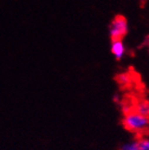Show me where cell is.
I'll list each match as a JSON object with an SVG mask.
<instances>
[{
  "label": "cell",
  "instance_id": "8",
  "mask_svg": "<svg viewBox=\"0 0 149 150\" xmlns=\"http://www.w3.org/2000/svg\"><path fill=\"white\" fill-rule=\"evenodd\" d=\"M148 130H149V129H148Z\"/></svg>",
  "mask_w": 149,
  "mask_h": 150
},
{
  "label": "cell",
  "instance_id": "1",
  "mask_svg": "<svg viewBox=\"0 0 149 150\" xmlns=\"http://www.w3.org/2000/svg\"><path fill=\"white\" fill-rule=\"evenodd\" d=\"M123 125L127 130L135 133H144L149 129V117L138 112L129 111L125 114Z\"/></svg>",
  "mask_w": 149,
  "mask_h": 150
},
{
  "label": "cell",
  "instance_id": "2",
  "mask_svg": "<svg viewBox=\"0 0 149 150\" xmlns=\"http://www.w3.org/2000/svg\"><path fill=\"white\" fill-rule=\"evenodd\" d=\"M129 30V25L125 17L121 16H116L109 26V35L112 40H119L125 36Z\"/></svg>",
  "mask_w": 149,
  "mask_h": 150
},
{
  "label": "cell",
  "instance_id": "4",
  "mask_svg": "<svg viewBox=\"0 0 149 150\" xmlns=\"http://www.w3.org/2000/svg\"><path fill=\"white\" fill-rule=\"evenodd\" d=\"M136 111L141 115H144L149 117V102L140 101L136 106Z\"/></svg>",
  "mask_w": 149,
  "mask_h": 150
},
{
  "label": "cell",
  "instance_id": "7",
  "mask_svg": "<svg viewBox=\"0 0 149 150\" xmlns=\"http://www.w3.org/2000/svg\"><path fill=\"white\" fill-rule=\"evenodd\" d=\"M119 80H120L121 82L126 83V82H129V76L127 74H122L119 76Z\"/></svg>",
  "mask_w": 149,
  "mask_h": 150
},
{
  "label": "cell",
  "instance_id": "6",
  "mask_svg": "<svg viewBox=\"0 0 149 150\" xmlns=\"http://www.w3.org/2000/svg\"><path fill=\"white\" fill-rule=\"evenodd\" d=\"M138 141V150H149V137H141Z\"/></svg>",
  "mask_w": 149,
  "mask_h": 150
},
{
  "label": "cell",
  "instance_id": "3",
  "mask_svg": "<svg viewBox=\"0 0 149 150\" xmlns=\"http://www.w3.org/2000/svg\"><path fill=\"white\" fill-rule=\"evenodd\" d=\"M111 52L114 54V56L118 60H120L121 58H123L125 52H126V48H125V45L123 44V42L121 41V39L112 40Z\"/></svg>",
  "mask_w": 149,
  "mask_h": 150
},
{
  "label": "cell",
  "instance_id": "5",
  "mask_svg": "<svg viewBox=\"0 0 149 150\" xmlns=\"http://www.w3.org/2000/svg\"><path fill=\"white\" fill-rule=\"evenodd\" d=\"M119 150H138V141L132 140L124 143Z\"/></svg>",
  "mask_w": 149,
  "mask_h": 150
}]
</instances>
